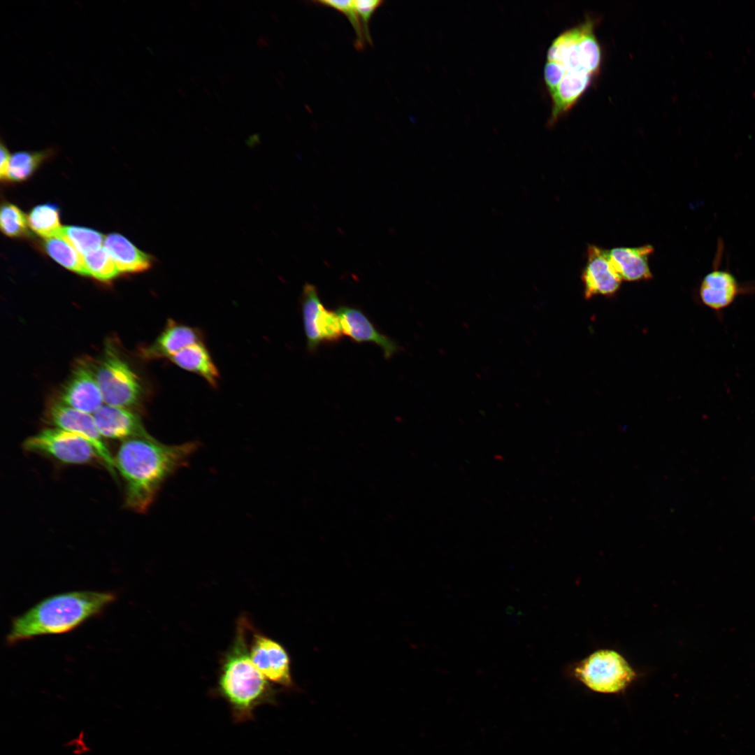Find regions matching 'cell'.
Listing matches in <instances>:
<instances>
[{
	"label": "cell",
	"mask_w": 755,
	"mask_h": 755,
	"mask_svg": "<svg viewBox=\"0 0 755 755\" xmlns=\"http://www.w3.org/2000/svg\"><path fill=\"white\" fill-rule=\"evenodd\" d=\"M602 58L592 18H586L552 41L543 71L552 101L549 125H554L580 100L598 76Z\"/></svg>",
	"instance_id": "1"
},
{
	"label": "cell",
	"mask_w": 755,
	"mask_h": 755,
	"mask_svg": "<svg viewBox=\"0 0 755 755\" xmlns=\"http://www.w3.org/2000/svg\"><path fill=\"white\" fill-rule=\"evenodd\" d=\"M198 448L196 442L166 445L150 435L123 440L114 460L124 483V507L145 513L164 482L185 466Z\"/></svg>",
	"instance_id": "2"
},
{
	"label": "cell",
	"mask_w": 755,
	"mask_h": 755,
	"mask_svg": "<svg viewBox=\"0 0 755 755\" xmlns=\"http://www.w3.org/2000/svg\"><path fill=\"white\" fill-rule=\"evenodd\" d=\"M116 599L108 591H73L47 597L13 619L6 642L70 632L101 614Z\"/></svg>",
	"instance_id": "3"
},
{
	"label": "cell",
	"mask_w": 755,
	"mask_h": 755,
	"mask_svg": "<svg viewBox=\"0 0 755 755\" xmlns=\"http://www.w3.org/2000/svg\"><path fill=\"white\" fill-rule=\"evenodd\" d=\"M251 626L246 617H240L233 641L221 659L216 687L238 722L252 719L257 707L274 703L275 699V690L270 681L251 660L247 638Z\"/></svg>",
	"instance_id": "4"
},
{
	"label": "cell",
	"mask_w": 755,
	"mask_h": 755,
	"mask_svg": "<svg viewBox=\"0 0 755 755\" xmlns=\"http://www.w3.org/2000/svg\"><path fill=\"white\" fill-rule=\"evenodd\" d=\"M22 448L65 465H85L101 461L87 440L57 427L45 428L27 438Z\"/></svg>",
	"instance_id": "5"
},
{
	"label": "cell",
	"mask_w": 755,
	"mask_h": 755,
	"mask_svg": "<svg viewBox=\"0 0 755 755\" xmlns=\"http://www.w3.org/2000/svg\"><path fill=\"white\" fill-rule=\"evenodd\" d=\"M575 675L591 690L619 693L635 679V673L625 659L615 651L601 649L584 659L575 668Z\"/></svg>",
	"instance_id": "6"
},
{
	"label": "cell",
	"mask_w": 755,
	"mask_h": 755,
	"mask_svg": "<svg viewBox=\"0 0 755 755\" xmlns=\"http://www.w3.org/2000/svg\"><path fill=\"white\" fill-rule=\"evenodd\" d=\"M94 373L106 405L127 408L138 401L141 387L137 375L113 352L105 354Z\"/></svg>",
	"instance_id": "7"
},
{
	"label": "cell",
	"mask_w": 755,
	"mask_h": 755,
	"mask_svg": "<svg viewBox=\"0 0 755 755\" xmlns=\"http://www.w3.org/2000/svg\"><path fill=\"white\" fill-rule=\"evenodd\" d=\"M46 419L55 427L76 433L87 440L101 463L114 478L117 477L114 457L96 427L94 416L56 401L48 408Z\"/></svg>",
	"instance_id": "8"
},
{
	"label": "cell",
	"mask_w": 755,
	"mask_h": 755,
	"mask_svg": "<svg viewBox=\"0 0 755 755\" xmlns=\"http://www.w3.org/2000/svg\"><path fill=\"white\" fill-rule=\"evenodd\" d=\"M250 643L251 660L258 670L270 682L290 687L293 684L290 659L284 647L252 627Z\"/></svg>",
	"instance_id": "9"
},
{
	"label": "cell",
	"mask_w": 755,
	"mask_h": 755,
	"mask_svg": "<svg viewBox=\"0 0 755 755\" xmlns=\"http://www.w3.org/2000/svg\"><path fill=\"white\" fill-rule=\"evenodd\" d=\"M582 280L587 299L597 295H614L622 281L611 265L607 250L593 245L587 248V261Z\"/></svg>",
	"instance_id": "10"
},
{
	"label": "cell",
	"mask_w": 755,
	"mask_h": 755,
	"mask_svg": "<svg viewBox=\"0 0 755 755\" xmlns=\"http://www.w3.org/2000/svg\"><path fill=\"white\" fill-rule=\"evenodd\" d=\"M60 401L76 410L92 414L103 405V399L94 373L86 364L78 366L64 386Z\"/></svg>",
	"instance_id": "11"
},
{
	"label": "cell",
	"mask_w": 755,
	"mask_h": 755,
	"mask_svg": "<svg viewBox=\"0 0 755 755\" xmlns=\"http://www.w3.org/2000/svg\"><path fill=\"white\" fill-rule=\"evenodd\" d=\"M336 312L340 318L343 334L358 343H372L381 347L384 357L390 358L400 350L398 344L381 333L368 317L359 309L340 305Z\"/></svg>",
	"instance_id": "12"
},
{
	"label": "cell",
	"mask_w": 755,
	"mask_h": 755,
	"mask_svg": "<svg viewBox=\"0 0 755 755\" xmlns=\"http://www.w3.org/2000/svg\"><path fill=\"white\" fill-rule=\"evenodd\" d=\"M93 416L102 437L125 440L150 435L138 415L125 408L104 405Z\"/></svg>",
	"instance_id": "13"
},
{
	"label": "cell",
	"mask_w": 755,
	"mask_h": 755,
	"mask_svg": "<svg viewBox=\"0 0 755 755\" xmlns=\"http://www.w3.org/2000/svg\"><path fill=\"white\" fill-rule=\"evenodd\" d=\"M654 247L646 245L635 247H615L607 250L609 260L621 280L635 282L652 278L649 257Z\"/></svg>",
	"instance_id": "14"
},
{
	"label": "cell",
	"mask_w": 755,
	"mask_h": 755,
	"mask_svg": "<svg viewBox=\"0 0 755 755\" xmlns=\"http://www.w3.org/2000/svg\"><path fill=\"white\" fill-rule=\"evenodd\" d=\"M200 341V334L195 329L168 319L164 330L144 354L150 359H169L182 349Z\"/></svg>",
	"instance_id": "15"
},
{
	"label": "cell",
	"mask_w": 755,
	"mask_h": 755,
	"mask_svg": "<svg viewBox=\"0 0 755 755\" xmlns=\"http://www.w3.org/2000/svg\"><path fill=\"white\" fill-rule=\"evenodd\" d=\"M103 247L114 261L120 273H139L150 269L154 258L138 249L119 233H110L104 240Z\"/></svg>",
	"instance_id": "16"
},
{
	"label": "cell",
	"mask_w": 755,
	"mask_h": 755,
	"mask_svg": "<svg viewBox=\"0 0 755 755\" xmlns=\"http://www.w3.org/2000/svg\"><path fill=\"white\" fill-rule=\"evenodd\" d=\"M737 280L731 273L714 270L703 278L700 287L702 302L714 310H721L733 303L739 293Z\"/></svg>",
	"instance_id": "17"
},
{
	"label": "cell",
	"mask_w": 755,
	"mask_h": 755,
	"mask_svg": "<svg viewBox=\"0 0 755 755\" xmlns=\"http://www.w3.org/2000/svg\"><path fill=\"white\" fill-rule=\"evenodd\" d=\"M169 360L180 368L201 376L211 386L217 384V368L201 341L182 349L173 355Z\"/></svg>",
	"instance_id": "18"
},
{
	"label": "cell",
	"mask_w": 755,
	"mask_h": 755,
	"mask_svg": "<svg viewBox=\"0 0 755 755\" xmlns=\"http://www.w3.org/2000/svg\"><path fill=\"white\" fill-rule=\"evenodd\" d=\"M324 308L317 287L306 282L301 294V309L307 348L310 352L316 351L324 343L319 329V320Z\"/></svg>",
	"instance_id": "19"
},
{
	"label": "cell",
	"mask_w": 755,
	"mask_h": 755,
	"mask_svg": "<svg viewBox=\"0 0 755 755\" xmlns=\"http://www.w3.org/2000/svg\"><path fill=\"white\" fill-rule=\"evenodd\" d=\"M43 246L51 258L66 269L82 275H90L82 255L61 235L45 238Z\"/></svg>",
	"instance_id": "20"
},
{
	"label": "cell",
	"mask_w": 755,
	"mask_h": 755,
	"mask_svg": "<svg viewBox=\"0 0 755 755\" xmlns=\"http://www.w3.org/2000/svg\"><path fill=\"white\" fill-rule=\"evenodd\" d=\"M51 148L41 151H18L10 155L7 180L23 181L28 179L39 166L51 157Z\"/></svg>",
	"instance_id": "21"
},
{
	"label": "cell",
	"mask_w": 755,
	"mask_h": 755,
	"mask_svg": "<svg viewBox=\"0 0 755 755\" xmlns=\"http://www.w3.org/2000/svg\"><path fill=\"white\" fill-rule=\"evenodd\" d=\"M29 227L38 236L48 238L60 234L58 206L52 203L35 206L27 216Z\"/></svg>",
	"instance_id": "22"
},
{
	"label": "cell",
	"mask_w": 755,
	"mask_h": 755,
	"mask_svg": "<svg viewBox=\"0 0 755 755\" xmlns=\"http://www.w3.org/2000/svg\"><path fill=\"white\" fill-rule=\"evenodd\" d=\"M59 235L67 240L82 256L101 248L105 240L100 232L78 226H63Z\"/></svg>",
	"instance_id": "23"
},
{
	"label": "cell",
	"mask_w": 755,
	"mask_h": 755,
	"mask_svg": "<svg viewBox=\"0 0 755 755\" xmlns=\"http://www.w3.org/2000/svg\"><path fill=\"white\" fill-rule=\"evenodd\" d=\"M82 257L89 275L98 280L110 281L120 273L111 256L104 247Z\"/></svg>",
	"instance_id": "24"
},
{
	"label": "cell",
	"mask_w": 755,
	"mask_h": 755,
	"mask_svg": "<svg viewBox=\"0 0 755 755\" xmlns=\"http://www.w3.org/2000/svg\"><path fill=\"white\" fill-rule=\"evenodd\" d=\"M28 220L16 206L5 202L1 208L0 226L2 232L10 237H21L28 233Z\"/></svg>",
	"instance_id": "25"
},
{
	"label": "cell",
	"mask_w": 755,
	"mask_h": 755,
	"mask_svg": "<svg viewBox=\"0 0 755 755\" xmlns=\"http://www.w3.org/2000/svg\"><path fill=\"white\" fill-rule=\"evenodd\" d=\"M312 2L322 6L332 8L345 15L355 33V48L359 51L364 49L366 41L354 1L317 0Z\"/></svg>",
	"instance_id": "26"
},
{
	"label": "cell",
	"mask_w": 755,
	"mask_h": 755,
	"mask_svg": "<svg viewBox=\"0 0 755 755\" xmlns=\"http://www.w3.org/2000/svg\"><path fill=\"white\" fill-rule=\"evenodd\" d=\"M319 329L323 342L336 343L343 335L340 318L336 311L322 310L319 320Z\"/></svg>",
	"instance_id": "27"
},
{
	"label": "cell",
	"mask_w": 755,
	"mask_h": 755,
	"mask_svg": "<svg viewBox=\"0 0 755 755\" xmlns=\"http://www.w3.org/2000/svg\"><path fill=\"white\" fill-rule=\"evenodd\" d=\"M354 6L358 13L366 42L372 45L370 22L373 13L384 3L380 0H356Z\"/></svg>",
	"instance_id": "28"
},
{
	"label": "cell",
	"mask_w": 755,
	"mask_h": 755,
	"mask_svg": "<svg viewBox=\"0 0 755 755\" xmlns=\"http://www.w3.org/2000/svg\"><path fill=\"white\" fill-rule=\"evenodd\" d=\"M0 176L1 180H7L8 170L10 155L6 145L1 142L0 147Z\"/></svg>",
	"instance_id": "29"
},
{
	"label": "cell",
	"mask_w": 755,
	"mask_h": 755,
	"mask_svg": "<svg viewBox=\"0 0 755 755\" xmlns=\"http://www.w3.org/2000/svg\"><path fill=\"white\" fill-rule=\"evenodd\" d=\"M190 4L192 5V8H194V10H198V9H199V5L197 4V3H196V2H195V1H192V2H190Z\"/></svg>",
	"instance_id": "30"
},
{
	"label": "cell",
	"mask_w": 755,
	"mask_h": 755,
	"mask_svg": "<svg viewBox=\"0 0 755 755\" xmlns=\"http://www.w3.org/2000/svg\"><path fill=\"white\" fill-rule=\"evenodd\" d=\"M178 92H179V93H180L182 94V96L183 97H186V93L184 91H182L181 89H178Z\"/></svg>",
	"instance_id": "31"
},
{
	"label": "cell",
	"mask_w": 755,
	"mask_h": 755,
	"mask_svg": "<svg viewBox=\"0 0 755 755\" xmlns=\"http://www.w3.org/2000/svg\"><path fill=\"white\" fill-rule=\"evenodd\" d=\"M206 89H206V88H203V90H204V92H205L206 93H208V95H210V92H208V90H206Z\"/></svg>",
	"instance_id": "32"
}]
</instances>
